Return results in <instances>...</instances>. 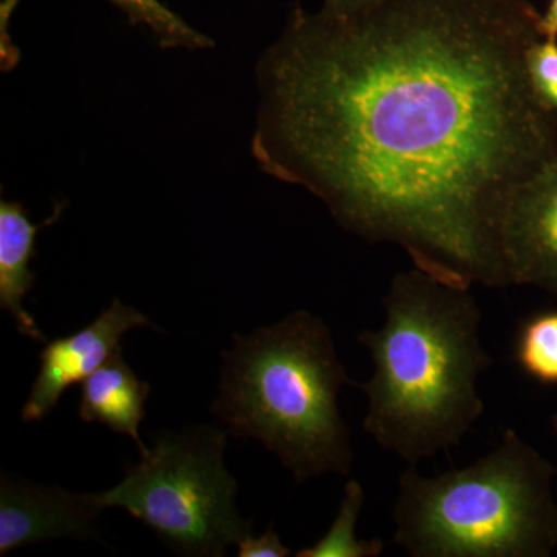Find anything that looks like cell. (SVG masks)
I'll return each instance as SVG.
<instances>
[{"label":"cell","mask_w":557,"mask_h":557,"mask_svg":"<svg viewBox=\"0 0 557 557\" xmlns=\"http://www.w3.org/2000/svg\"><path fill=\"white\" fill-rule=\"evenodd\" d=\"M541 22L527 0H386L348 17L296 9L258 65L252 156L432 277L511 287L509 199L557 157V112L527 64Z\"/></svg>","instance_id":"cell-1"},{"label":"cell","mask_w":557,"mask_h":557,"mask_svg":"<svg viewBox=\"0 0 557 557\" xmlns=\"http://www.w3.org/2000/svg\"><path fill=\"white\" fill-rule=\"evenodd\" d=\"M386 321L359 333L372 379L362 429L409 465L458 445L482 418L480 375L493 359L480 339L482 311L471 288L454 287L416 269L392 278Z\"/></svg>","instance_id":"cell-2"},{"label":"cell","mask_w":557,"mask_h":557,"mask_svg":"<svg viewBox=\"0 0 557 557\" xmlns=\"http://www.w3.org/2000/svg\"><path fill=\"white\" fill-rule=\"evenodd\" d=\"M211 412L234 438L262 443L296 482L354 465L338 395L348 379L321 318L295 311L251 335H234L225 351Z\"/></svg>","instance_id":"cell-3"},{"label":"cell","mask_w":557,"mask_h":557,"mask_svg":"<svg viewBox=\"0 0 557 557\" xmlns=\"http://www.w3.org/2000/svg\"><path fill=\"white\" fill-rule=\"evenodd\" d=\"M409 465L392 509L413 557H547L557 547L555 468L508 429L474 463L426 478Z\"/></svg>","instance_id":"cell-4"},{"label":"cell","mask_w":557,"mask_h":557,"mask_svg":"<svg viewBox=\"0 0 557 557\" xmlns=\"http://www.w3.org/2000/svg\"><path fill=\"white\" fill-rule=\"evenodd\" d=\"M228 435L211 424L161 432L119 485L95 493V502L126 509L178 555L223 556L251 534L223 461Z\"/></svg>","instance_id":"cell-5"},{"label":"cell","mask_w":557,"mask_h":557,"mask_svg":"<svg viewBox=\"0 0 557 557\" xmlns=\"http://www.w3.org/2000/svg\"><path fill=\"white\" fill-rule=\"evenodd\" d=\"M139 327H153V324L134 307L115 299L87 327L47 343L40 351L38 376L22 408V420L25 423L44 420L69 387L89 379L121 351V338Z\"/></svg>","instance_id":"cell-6"},{"label":"cell","mask_w":557,"mask_h":557,"mask_svg":"<svg viewBox=\"0 0 557 557\" xmlns=\"http://www.w3.org/2000/svg\"><path fill=\"white\" fill-rule=\"evenodd\" d=\"M502 239L509 285L557 296V157L515 190Z\"/></svg>","instance_id":"cell-7"},{"label":"cell","mask_w":557,"mask_h":557,"mask_svg":"<svg viewBox=\"0 0 557 557\" xmlns=\"http://www.w3.org/2000/svg\"><path fill=\"white\" fill-rule=\"evenodd\" d=\"M94 494L70 493L9 474L0 483V556L54 539H97Z\"/></svg>","instance_id":"cell-8"},{"label":"cell","mask_w":557,"mask_h":557,"mask_svg":"<svg viewBox=\"0 0 557 557\" xmlns=\"http://www.w3.org/2000/svg\"><path fill=\"white\" fill-rule=\"evenodd\" d=\"M62 208L64 205H58L49 220L33 225L21 203L5 200L0 203V309L9 311L20 333L35 343L47 341L35 318L24 309L25 295L36 281V273L30 270L36 234L42 226L57 222Z\"/></svg>","instance_id":"cell-9"},{"label":"cell","mask_w":557,"mask_h":557,"mask_svg":"<svg viewBox=\"0 0 557 557\" xmlns=\"http://www.w3.org/2000/svg\"><path fill=\"white\" fill-rule=\"evenodd\" d=\"M149 383L139 380L131 369L123 350L84 380L81 392L79 418L86 423H100L116 434L134 440L139 453L145 454V443L139 437V424L146 417Z\"/></svg>","instance_id":"cell-10"},{"label":"cell","mask_w":557,"mask_h":557,"mask_svg":"<svg viewBox=\"0 0 557 557\" xmlns=\"http://www.w3.org/2000/svg\"><path fill=\"white\" fill-rule=\"evenodd\" d=\"M364 487L357 479H350L344 486L338 516L317 544L299 549L298 557H379L383 555L381 539L361 541L357 537V523L364 507Z\"/></svg>","instance_id":"cell-11"},{"label":"cell","mask_w":557,"mask_h":557,"mask_svg":"<svg viewBox=\"0 0 557 557\" xmlns=\"http://www.w3.org/2000/svg\"><path fill=\"white\" fill-rule=\"evenodd\" d=\"M515 361L531 380L557 384V310L541 311L522 322Z\"/></svg>","instance_id":"cell-12"},{"label":"cell","mask_w":557,"mask_h":557,"mask_svg":"<svg viewBox=\"0 0 557 557\" xmlns=\"http://www.w3.org/2000/svg\"><path fill=\"white\" fill-rule=\"evenodd\" d=\"M119 7L132 24H143L159 39L164 49H208L212 40L194 30L178 14L168 9L160 0H110Z\"/></svg>","instance_id":"cell-13"},{"label":"cell","mask_w":557,"mask_h":557,"mask_svg":"<svg viewBox=\"0 0 557 557\" xmlns=\"http://www.w3.org/2000/svg\"><path fill=\"white\" fill-rule=\"evenodd\" d=\"M527 64L539 100L557 112V39L537 40L528 50Z\"/></svg>","instance_id":"cell-14"},{"label":"cell","mask_w":557,"mask_h":557,"mask_svg":"<svg viewBox=\"0 0 557 557\" xmlns=\"http://www.w3.org/2000/svg\"><path fill=\"white\" fill-rule=\"evenodd\" d=\"M239 557H287L292 555L289 548L282 544L281 537L274 533L273 527H270L265 533L258 537L249 536L242 539L237 544Z\"/></svg>","instance_id":"cell-15"},{"label":"cell","mask_w":557,"mask_h":557,"mask_svg":"<svg viewBox=\"0 0 557 557\" xmlns=\"http://www.w3.org/2000/svg\"><path fill=\"white\" fill-rule=\"evenodd\" d=\"M386 0H324L322 10L332 16L348 17L357 14L368 13L376 9Z\"/></svg>","instance_id":"cell-16"},{"label":"cell","mask_w":557,"mask_h":557,"mask_svg":"<svg viewBox=\"0 0 557 557\" xmlns=\"http://www.w3.org/2000/svg\"><path fill=\"white\" fill-rule=\"evenodd\" d=\"M541 25L544 38L557 39V0H549L547 10L542 14Z\"/></svg>","instance_id":"cell-17"},{"label":"cell","mask_w":557,"mask_h":557,"mask_svg":"<svg viewBox=\"0 0 557 557\" xmlns=\"http://www.w3.org/2000/svg\"><path fill=\"white\" fill-rule=\"evenodd\" d=\"M553 428H555V432L557 434V416L553 417Z\"/></svg>","instance_id":"cell-18"}]
</instances>
